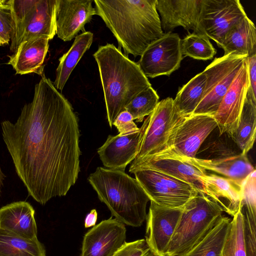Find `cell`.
<instances>
[{
	"label": "cell",
	"mask_w": 256,
	"mask_h": 256,
	"mask_svg": "<svg viewBox=\"0 0 256 256\" xmlns=\"http://www.w3.org/2000/svg\"><path fill=\"white\" fill-rule=\"evenodd\" d=\"M1 126L28 194L42 204L66 196L80 172L78 120L70 102L44 73L16 121L4 120Z\"/></svg>",
	"instance_id": "obj_1"
},
{
	"label": "cell",
	"mask_w": 256,
	"mask_h": 256,
	"mask_svg": "<svg viewBox=\"0 0 256 256\" xmlns=\"http://www.w3.org/2000/svg\"><path fill=\"white\" fill-rule=\"evenodd\" d=\"M157 0H94L96 15L104 22L124 54L140 56L163 32Z\"/></svg>",
	"instance_id": "obj_2"
},
{
	"label": "cell",
	"mask_w": 256,
	"mask_h": 256,
	"mask_svg": "<svg viewBox=\"0 0 256 256\" xmlns=\"http://www.w3.org/2000/svg\"><path fill=\"white\" fill-rule=\"evenodd\" d=\"M97 63L109 125L140 92L152 86L138 63L113 44L100 46L93 54Z\"/></svg>",
	"instance_id": "obj_3"
},
{
	"label": "cell",
	"mask_w": 256,
	"mask_h": 256,
	"mask_svg": "<svg viewBox=\"0 0 256 256\" xmlns=\"http://www.w3.org/2000/svg\"><path fill=\"white\" fill-rule=\"evenodd\" d=\"M88 180L114 218L133 227L142 224L150 198L136 178L124 171L98 167Z\"/></svg>",
	"instance_id": "obj_4"
},
{
	"label": "cell",
	"mask_w": 256,
	"mask_h": 256,
	"mask_svg": "<svg viewBox=\"0 0 256 256\" xmlns=\"http://www.w3.org/2000/svg\"><path fill=\"white\" fill-rule=\"evenodd\" d=\"M182 156L193 164L240 184L256 170L230 136L220 132L218 126L205 140L194 158Z\"/></svg>",
	"instance_id": "obj_5"
},
{
	"label": "cell",
	"mask_w": 256,
	"mask_h": 256,
	"mask_svg": "<svg viewBox=\"0 0 256 256\" xmlns=\"http://www.w3.org/2000/svg\"><path fill=\"white\" fill-rule=\"evenodd\" d=\"M224 212L220 206L207 196L198 194L184 206L170 242L167 256H178L200 240Z\"/></svg>",
	"instance_id": "obj_6"
},
{
	"label": "cell",
	"mask_w": 256,
	"mask_h": 256,
	"mask_svg": "<svg viewBox=\"0 0 256 256\" xmlns=\"http://www.w3.org/2000/svg\"><path fill=\"white\" fill-rule=\"evenodd\" d=\"M12 16L10 50L22 42L44 37L52 39L56 32V0H8Z\"/></svg>",
	"instance_id": "obj_7"
},
{
	"label": "cell",
	"mask_w": 256,
	"mask_h": 256,
	"mask_svg": "<svg viewBox=\"0 0 256 256\" xmlns=\"http://www.w3.org/2000/svg\"><path fill=\"white\" fill-rule=\"evenodd\" d=\"M184 118L174 110L173 98L168 97L159 102L140 128L142 134L138 153L131 164L164 150L174 129Z\"/></svg>",
	"instance_id": "obj_8"
},
{
	"label": "cell",
	"mask_w": 256,
	"mask_h": 256,
	"mask_svg": "<svg viewBox=\"0 0 256 256\" xmlns=\"http://www.w3.org/2000/svg\"><path fill=\"white\" fill-rule=\"evenodd\" d=\"M248 57L230 54L215 58L203 72L206 83L202 100L192 114L214 115L239 70Z\"/></svg>",
	"instance_id": "obj_9"
},
{
	"label": "cell",
	"mask_w": 256,
	"mask_h": 256,
	"mask_svg": "<svg viewBox=\"0 0 256 256\" xmlns=\"http://www.w3.org/2000/svg\"><path fill=\"white\" fill-rule=\"evenodd\" d=\"M133 174L150 200L163 206L182 208L199 193L190 184L158 170H138Z\"/></svg>",
	"instance_id": "obj_10"
},
{
	"label": "cell",
	"mask_w": 256,
	"mask_h": 256,
	"mask_svg": "<svg viewBox=\"0 0 256 256\" xmlns=\"http://www.w3.org/2000/svg\"><path fill=\"white\" fill-rule=\"evenodd\" d=\"M144 169L158 170L184 182L194 188L199 194L212 200L204 180L208 174L206 170L190 163L180 155L163 150L148 156L136 164H130L129 172L133 173Z\"/></svg>",
	"instance_id": "obj_11"
},
{
	"label": "cell",
	"mask_w": 256,
	"mask_h": 256,
	"mask_svg": "<svg viewBox=\"0 0 256 256\" xmlns=\"http://www.w3.org/2000/svg\"><path fill=\"white\" fill-rule=\"evenodd\" d=\"M246 16L239 0H202L200 30L220 47L227 32Z\"/></svg>",
	"instance_id": "obj_12"
},
{
	"label": "cell",
	"mask_w": 256,
	"mask_h": 256,
	"mask_svg": "<svg viewBox=\"0 0 256 256\" xmlns=\"http://www.w3.org/2000/svg\"><path fill=\"white\" fill-rule=\"evenodd\" d=\"M180 43L179 36L172 32L151 43L138 62L144 76L147 78L168 76L178 70L183 58Z\"/></svg>",
	"instance_id": "obj_13"
},
{
	"label": "cell",
	"mask_w": 256,
	"mask_h": 256,
	"mask_svg": "<svg viewBox=\"0 0 256 256\" xmlns=\"http://www.w3.org/2000/svg\"><path fill=\"white\" fill-rule=\"evenodd\" d=\"M217 126L214 115L192 114L177 125L164 150L194 158L205 140Z\"/></svg>",
	"instance_id": "obj_14"
},
{
	"label": "cell",
	"mask_w": 256,
	"mask_h": 256,
	"mask_svg": "<svg viewBox=\"0 0 256 256\" xmlns=\"http://www.w3.org/2000/svg\"><path fill=\"white\" fill-rule=\"evenodd\" d=\"M147 214L146 240L154 256H167L168 248L183 208H171L150 200Z\"/></svg>",
	"instance_id": "obj_15"
},
{
	"label": "cell",
	"mask_w": 256,
	"mask_h": 256,
	"mask_svg": "<svg viewBox=\"0 0 256 256\" xmlns=\"http://www.w3.org/2000/svg\"><path fill=\"white\" fill-rule=\"evenodd\" d=\"M126 232L116 218L102 221L84 234L80 256H112L125 242Z\"/></svg>",
	"instance_id": "obj_16"
},
{
	"label": "cell",
	"mask_w": 256,
	"mask_h": 256,
	"mask_svg": "<svg viewBox=\"0 0 256 256\" xmlns=\"http://www.w3.org/2000/svg\"><path fill=\"white\" fill-rule=\"evenodd\" d=\"M249 86L246 58L214 115L220 132L230 134L236 128Z\"/></svg>",
	"instance_id": "obj_17"
},
{
	"label": "cell",
	"mask_w": 256,
	"mask_h": 256,
	"mask_svg": "<svg viewBox=\"0 0 256 256\" xmlns=\"http://www.w3.org/2000/svg\"><path fill=\"white\" fill-rule=\"evenodd\" d=\"M91 0H56V32L64 42L72 40L96 14Z\"/></svg>",
	"instance_id": "obj_18"
},
{
	"label": "cell",
	"mask_w": 256,
	"mask_h": 256,
	"mask_svg": "<svg viewBox=\"0 0 256 256\" xmlns=\"http://www.w3.org/2000/svg\"><path fill=\"white\" fill-rule=\"evenodd\" d=\"M202 0H157L156 9L160 16L164 34L180 26L186 31L201 34L199 18Z\"/></svg>",
	"instance_id": "obj_19"
},
{
	"label": "cell",
	"mask_w": 256,
	"mask_h": 256,
	"mask_svg": "<svg viewBox=\"0 0 256 256\" xmlns=\"http://www.w3.org/2000/svg\"><path fill=\"white\" fill-rule=\"evenodd\" d=\"M142 132L112 136L98 150L100 160L106 168L124 171L136 158L138 151Z\"/></svg>",
	"instance_id": "obj_20"
},
{
	"label": "cell",
	"mask_w": 256,
	"mask_h": 256,
	"mask_svg": "<svg viewBox=\"0 0 256 256\" xmlns=\"http://www.w3.org/2000/svg\"><path fill=\"white\" fill-rule=\"evenodd\" d=\"M48 38L40 37L22 42L10 56L8 64L16 74H44V62L49 48Z\"/></svg>",
	"instance_id": "obj_21"
},
{
	"label": "cell",
	"mask_w": 256,
	"mask_h": 256,
	"mask_svg": "<svg viewBox=\"0 0 256 256\" xmlns=\"http://www.w3.org/2000/svg\"><path fill=\"white\" fill-rule=\"evenodd\" d=\"M34 210L28 202H14L0 208V228L21 237L37 238Z\"/></svg>",
	"instance_id": "obj_22"
},
{
	"label": "cell",
	"mask_w": 256,
	"mask_h": 256,
	"mask_svg": "<svg viewBox=\"0 0 256 256\" xmlns=\"http://www.w3.org/2000/svg\"><path fill=\"white\" fill-rule=\"evenodd\" d=\"M204 180L212 200L228 214L234 216L239 209L241 184L233 180L214 174H208Z\"/></svg>",
	"instance_id": "obj_23"
},
{
	"label": "cell",
	"mask_w": 256,
	"mask_h": 256,
	"mask_svg": "<svg viewBox=\"0 0 256 256\" xmlns=\"http://www.w3.org/2000/svg\"><path fill=\"white\" fill-rule=\"evenodd\" d=\"M224 55L232 54L246 55L256 54V28L246 16L226 34L220 46Z\"/></svg>",
	"instance_id": "obj_24"
},
{
	"label": "cell",
	"mask_w": 256,
	"mask_h": 256,
	"mask_svg": "<svg viewBox=\"0 0 256 256\" xmlns=\"http://www.w3.org/2000/svg\"><path fill=\"white\" fill-rule=\"evenodd\" d=\"M256 96L249 86L238 126L229 134L244 154H246L253 146L256 139Z\"/></svg>",
	"instance_id": "obj_25"
},
{
	"label": "cell",
	"mask_w": 256,
	"mask_h": 256,
	"mask_svg": "<svg viewBox=\"0 0 256 256\" xmlns=\"http://www.w3.org/2000/svg\"><path fill=\"white\" fill-rule=\"evenodd\" d=\"M93 39L94 34L90 32L85 31L78 35L69 50L60 58L53 82L58 90H63L73 70L90 48Z\"/></svg>",
	"instance_id": "obj_26"
},
{
	"label": "cell",
	"mask_w": 256,
	"mask_h": 256,
	"mask_svg": "<svg viewBox=\"0 0 256 256\" xmlns=\"http://www.w3.org/2000/svg\"><path fill=\"white\" fill-rule=\"evenodd\" d=\"M230 221V218L222 215L200 240L178 256H222Z\"/></svg>",
	"instance_id": "obj_27"
},
{
	"label": "cell",
	"mask_w": 256,
	"mask_h": 256,
	"mask_svg": "<svg viewBox=\"0 0 256 256\" xmlns=\"http://www.w3.org/2000/svg\"><path fill=\"white\" fill-rule=\"evenodd\" d=\"M206 76L202 72L179 89L174 99L176 112L182 117L192 115L202 98Z\"/></svg>",
	"instance_id": "obj_28"
},
{
	"label": "cell",
	"mask_w": 256,
	"mask_h": 256,
	"mask_svg": "<svg viewBox=\"0 0 256 256\" xmlns=\"http://www.w3.org/2000/svg\"><path fill=\"white\" fill-rule=\"evenodd\" d=\"M38 238L29 240L0 228V256H46Z\"/></svg>",
	"instance_id": "obj_29"
},
{
	"label": "cell",
	"mask_w": 256,
	"mask_h": 256,
	"mask_svg": "<svg viewBox=\"0 0 256 256\" xmlns=\"http://www.w3.org/2000/svg\"><path fill=\"white\" fill-rule=\"evenodd\" d=\"M182 56L206 60L212 59L216 50L208 37L204 34L192 32L181 40Z\"/></svg>",
	"instance_id": "obj_30"
},
{
	"label": "cell",
	"mask_w": 256,
	"mask_h": 256,
	"mask_svg": "<svg viewBox=\"0 0 256 256\" xmlns=\"http://www.w3.org/2000/svg\"><path fill=\"white\" fill-rule=\"evenodd\" d=\"M232 217L222 256H246L243 216L240 208Z\"/></svg>",
	"instance_id": "obj_31"
},
{
	"label": "cell",
	"mask_w": 256,
	"mask_h": 256,
	"mask_svg": "<svg viewBox=\"0 0 256 256\" xmlns=\"http://www.w3.org/2000/svg\"><path fill=\"white\" fill-rule=\"evenodd\" d=\"M156 91L150 86L138 94L126 107L125 110L132 115L133 120L142 122L155 109L159 101Z\"/></svg>",
	"instance_id": "obj_32"
},
{
	"label": "cell",
	"mask_w": 256,
	"mask_h": 256,
	"mask_svg": "<svg viewBox=\"0 0 256 256\" xmlns=\"http://www.w3.org/2000/svg\"><path fill=\"white\" fill-rule=\"evenodd\" d=\"M241 212L246 256H256V214Z\"/></svg>",
	"instance_id": "obj_33"
},
{
	"label": "cell",
	"mask_w": 256,
	"mask_h": 256,
	"mask_svg": "<svg viewBox=\"0 0 256 256\" xmlns=\"http://www.w3.org/2000/svg\"><path fill=\"white\" fill-rule=\"evenodd\" d=\"M12 30V16L8 0H0V46L9 44Z\"/></svg>",
	"instance_id": "obj_34"
},
{
	"label": "cell",
	"mask_w": 256,
	"mask_h": 256,
	"mask_svg": "<svg viewBox=\"0 0 256 256\" xmlns=\"http://www.w3.org/2000/svg\"><path fill=\"white\" fill-rule=\"evenodd\" d=\"M112 256H154L145 239L124 242Z\"/></svg>",
	"instance_id": "obj_35"
},
{
	"label": "cell",
	"mask_w": 256,
	"mask_h": 256,
	"mask_svg": "<svg viewBox=\"0 0 256 256\" xmlns=\"http://www.w3.org/2000/svg\"><path fill=\"white\" fill-rule=\"evenodd\" d=\"M112 125L116 128L120 134L136 132L140 130L130 114L126 110L120 113Z\"/></svg>",
	"instance_id": "obj_36"
},
{
	"label": "cell",
	"mask_w": 256,
	"mask_h": 256,
	"mask_svg": "<svg viewBox=\"0 0 256 256\" xmlns=\"http://www.w3.org/2000/svg\"><path fill=\"white\" fill-rule=\"evenodd\" d=\"M250 88L256 96V54L246 58Z\"/></svg>",
	"instance_id": "obj_37"
},
{
	"label": "cell",
	"mask_w": 256,
	"mask_h": 256,
	"mask_svg": "<svg viewBox=\"0 0 256 256\" xmlns=\"http://www.w3.org/2000/svg\"><path fill=\"white\" fill-rule=\"evenodd\" d=\"M98 218V213L95 209L92 210L88 213L84 220V227L90 228L95 226Z\"/></svg>",
	"instance_id": "obj_38"
},
{
	"label": "cell",
	"mask_w": 256,
	"mask_h": 256,
	"mask_svg": "<svg viewBox=\"0 0 256 256\" xmlns=\"http://www.w3.org/2000/svg\"><path fill=\"white\" fill-rule=\"evenodd\" d=\"M5 178V175L4 173L2 172L1 167L0 166V193L1 192V188L2 186H3V182Z\"/></svg>",
	"instance_id": "obj_39"
}]
</instances>
